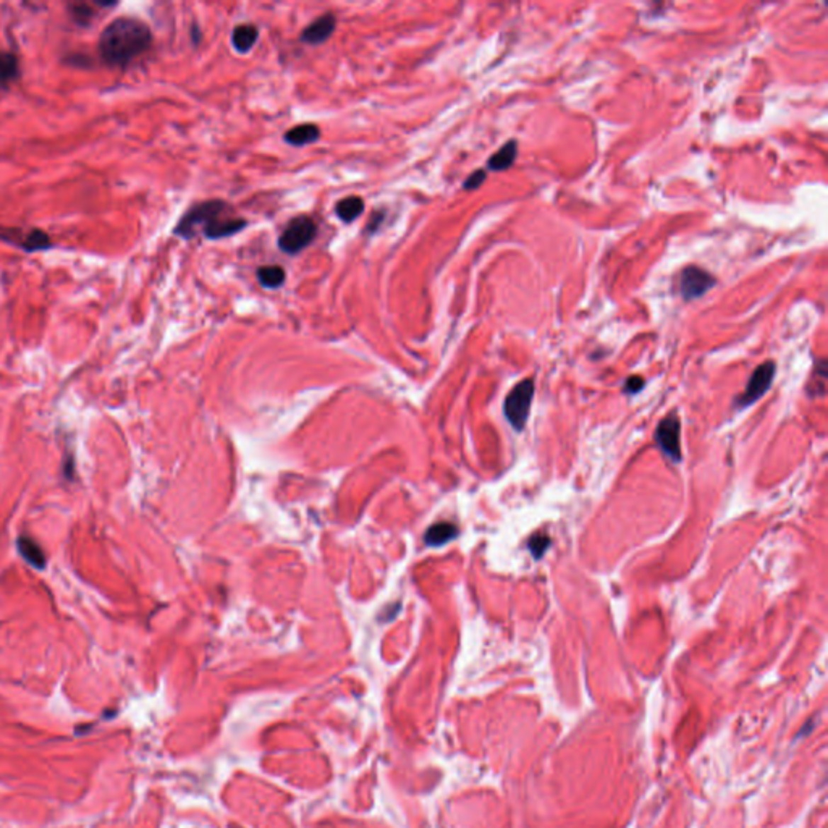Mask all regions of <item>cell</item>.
<instances>
[{"instance_id":"1","label":"cell","mask_w":828,"mask_h":828,"mask_svg":"<svg viewBox=\"0 0 828 828\" xmlns=\"http://www.w3.org/2000/svg\"><path fill=\"white\" fill-rule=\"evenodd\" d=\"M151 45L152 33L144 21L120 16L101 33L97 50L107 65L123 68L147 52Z\"/></svg>"},{"instance_id":"2","label":"cell","mask_w":828,"mask_h":828,"mask_svg":"<svg viewBox=\"0 0 828 828\" xmlns=\"http://www.w3.org/2000/svg\"><path fill=\"white\" fill-rule=\"evenodd\" d=\"M232 209L225 201L222 199H209V201L199 203L193 205L190 210H186L185 215L181 217L178 224L174 228V235L183 239H191L204 230L205 225L210 222L230 214Z\"/></svg>"},{"instance_id":"3","label":"cell","mask_w":828,"mask_h":828,"mask_svg":"<svg viewBox=\"0 0 828 828\" xmlns=\"http://www.w3.org/2000/svg\"><path fill=\"white\" fill-rule=\"evenodd\" d=\"M534 398V380L524 379L511 388L504 403V413L515 431H523L529 418L531 403Z\"/></svg>"},{"instance_id":"4","label":"cell","mask_w":828,"mask_h":828,"mask_svg":"<svg viewBox=\"0 0 828 828\" xmlns=\"http://www.w3.org/2000/svg\"><path fill=\"white\" fill-rule=\"evenodd\" d=\"M317 227L306 215L295 217L278 238V248L287 254H298L316 239Z\"/></svg>"},{"instance_id":"5","label":"cell","mask_w":828,"mask_h":828,"mask_svg":"<svg viewBox=\"0 0 828 828\" xmlns=\"http://www.w3.org/2000/svg\"><path fill=\"white\" fill-rule=\"evenodd\" d=\"M0 239L25 253H39L54 248L52 239L39 228H0Z\"/></svg>"},{"instance_id":"6","label":"cell","mask_w":828,"mask_h":828,"mask_svg":"<svg viewBox=\"0 0 828 828\" xmlns=\"http://www.w3.org/2000/svg\"><path fill=\"white\" fill-rule=\"evenodd\" d=\"M655 442L668 460H681V422L676 413H670L655 429Z\"/></svg>"},{"instance_id":"7","label":"cell","mask_w":828,"mask_h":828,"mask_svg":"<svg viewBox=\"0 0 828 828\" xmlns=\"http://www.w3.org/2000/svg\"><path fill=\"white\" fill-rule=\"evenodd\" d=\"M775 373H776V366H775L773 361H767V363L761 364V366L754 370V374L751 375L749 382H747L746 390L741 393L738 399H736V407L747 408V407H751L752 403H756L757 399H761L765 393H767L770 385H772Z\"/></svg>"},{"instance_id":"8","label":"cell","mask_w":828,"mask_h":828,"mask_svg":"<svg viewBox=\"0 0 828 828\" xmlns=\"http://www.w3.org/2000/svg\"><path fill=\"white\" fill-rule=\"evenodd\" d=\"M713 285H715V278L707 271L696 266H688L679 276V293H681L683 300L686 301H693L704 296Z\"/></svg>"},{"instance_id":"9","label":"cell","mask_w":828,"mask_h":828,"mask_svg":"<svg viewBox=\"0 0 828 828\" xmlns=\"http://www.w3.org/2000/svg\"><path fill=\"white\" fill-rule=\"evenodd\" d=\"M335 28H336V18L334 13H325L322 16H319L317 20H314L311 25H307L305 30L301 31L300 34V41L305 42V44H310V45H317V44H324L325 41H329L330 36L335 33Z\"/></svg>"},{"instance_id":"10","label":"cell","mask_w":828,"mask_h":828,"mask_svg":"<svg viewBox=\"0 0 828 828\" xmlns=\"http://www.w3.org/2000/svg\"><path fill=\"white\" fill-rule=\"evenodd\" d=\"M246 227H248V220L224 215V217H219V219L212 220L209 225H205L204 230H203V235L209 239H222V238L235 235V233H239L243 230V228H246Z\"/></svg>"},{"instance_id":"11","label":"cell","mask_w":828,"mask_h":828,"mask_svg":"<svg viewBox=\"0 0 828 828\" xmlns=\"http://www.w3.org/2000/svg\"><path fill=\"white\" fill-rule=\"evenodd\" d=\"M21 75L20 60L15 52L2 50L0 52V91L8 89Z\"/></svg>"},{"instance_id":"12","label":"cell","mask_w":828,"mask_h":828,"mask_svg":"<svg viewBox=\"0 0 828 828\" xmlns=\"http://www.w3.org/2000/svg\"><path fill=\"white\" fill-rule=\"evenodd\" d=\"M319 138H321V130H319L317 125L314 123L296 125V127L290 128L287 133L283 135L285 142H288V144L296 147L312 144V142H316Z\"/></svg>"},{"instance_id":"13","label":"cell","mask_w":828,"mask_h":828,"mask_svg":"<svg viewBox=\"0 0 828 828\" xmlns=\"http://www.w3.org/2000/svg\"><path fill=\"white\" fill-rule=\"evenodd\" d=\"M258 38H259L258 26L251 25V23H244V25L235 26V30L232 33V44L237 52L246 54L254 47V44L258 42Z\"/></svg>"},{"instance_id":"14","label":"cell","mask_w":828,"mask_h":828,"mask_svg":"<svg viewBox=\"0 0 828 828\" xmlns=\"http://www.w3.org/2000/svg\"><path fill=\"white\" fill-rule=\"evenodd\" d=\"M518 156V144L516 141H508L505 146H501L492 157L489 159L487 169L492 172H501V170L510 169L516 161Z\"/></svg>"},{"instance_id":"15","label":"cell","mask_w":828,"mask_h":828,"mask_svg":"<svg viewBox=\"0 0 828 828\" xmlns=\"http://www.w3.org/2000/svg\"><path fill=\"white\" fill-rule=\"evenodd\" d=\"M456 535H458V528H456L455 524L437 523L427 529L424 540H426V544L431 545V547H441V545L447 544V542L453 540Z\"/></svg>"},{"instance_id":"16","label":"cell","mask_w":828,"mask_h":828,"mask_svg":"<svg viewBox=\"0 0 828 828\" xmlns=\"http://www.w3.org/2000/svg\"><path fill=\"white\" fill-rule=\"evenodd\" d=\"M364 212V201L358 196H348L335 205V214L341 222L345 224H351L358 217H361Z\"/></svg>"},{"instance_id":"17","label":"cell","mask_w":828,"mask_h":828,"mask_svg":"<svg viewBox=\"0 0 828 828\" xmlns=\"http://www.w3.org/2000/svg\"><path fill=\"white\" fill-rule=\"evenodd\" d=\"M256 276L264 288H280L287 278V273L280 266H262L256 272Z\"/></svg>"},{"instance_id":"18","label":"cell","mask_w":828,"mask_h":828,"mask_svg":"<svg viewBox=\"0 0 828 828\" xmlns=\"http://www.w3.org/2000/svg\"><path fill=\"white\" fill-rule=\"evenodd\" d=\"M18 549H20L21 555L26 558V562H30L33 567H36V568L45 567V557L41 550V547H39L36 542L31 540L30 538H20L18 539Z\"/></svg>"},{"instance_id":"19","label":"cell","mask_w":828,"mask_h":828,"mask_svg":"<svg viewBox=\"0 0 828 828\" xmlns=\"http://www.w3.org/2000/svg\"><path fill=\"white\" fill-rule=\"evenodd\" d=\"M68 15L78 26H88L94 20L96 11L89 4H70L68 5Z\"/></svg>"},{"instance_id":"20","label":"cell","mask_w":828,"mask_h":828,"mask_svg":"<svg viewBox=\"0 0 828 828\" xmlns=\"http://www.w3.org/2000/svg\"><path fill=\"white\" fill-rule=\"evenodd\" d=\"M550 545H552V540L547 534H534L528 542V549L531 552V555H533L535 560H540L542 557H544Z\"/></svg>"},{"instance_id":"21","label":"cell","mask_w":828,"mask_h":828,"mask_svg":"<svg viewBox=\"0 0 828 828\" xmlns=\"http://www.w3.org/2000/svg\"><path fill=\"white\" fill-rule=\"evenodd\" d=\"M485 178H487V172H485L484 169H479V170H476V172H472L470 176H467L463 188H465V190H467V191L477 190V188L484 183Z\"/></svg>"},{"instance_id":"22","label":"cell","mask_w":828,"mask_h":828,"mask_svg":"<svg viewBox=\"0 0 828 828\" xmlns=\"http://www.w3.org/2000/svg\"><path fill=\"white\" fill-rule=\"evenodd\" d=\"M644 385H645V382H644L642 377L631 375V377H628L626 382H625L623 392L625 393H630V395H636V393H639V392L642 390Z\"/></svg>"},{"instance_id":"23","label":"cell","mask_w":828,"mask_h":828,"mask_svg":"<svg viewBox=\"0 0 828 828\" xmlns=\"http://www.w3.org/2000/svg\"><path fill=\"white\" fill-rule=\"evenodd\" d=\"M193 38H194V42H199V30H198V28H193Z\"/></svg>"}]
</instances>
